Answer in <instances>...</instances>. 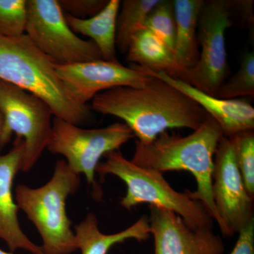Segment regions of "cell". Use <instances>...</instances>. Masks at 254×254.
<instances>
[{
    "mask_svg": "<svg viewBox=\"0 0 254 254\" xmlns=\"http://www.w3.org/2000/svg\"><path fill=\"white\" fill-rule=\"evenodd\" d=\"M91 108L121 119L143 144L172 128L194 131L210 117L190 97L155 76L142 88L121 86L101 92L92 100Z\"/></svg>",
    "mask_w": 254,
    "mask_h": 254,
    "instance_id": "cell-1",
    "label": "cell"
},
{
    "mask_svg": "<svg viewBox=\"0 0 254 254\" xmlns=\"http://www.w3.org/2000/svg\"><path fill=\"white\" fill-rule=\"evenodd\" d=\"M223 136L218 124L209 117L188 136L165 131L147 144L136 141L131 161L141 168L163 174L180 170L191 173L196 180L197 190L190 191V196L203 204L220 229L221 221L214 204L212 185L214 156Z\"/></svg>",
    "mask_w": 254,
    "mask_h": 254,
    "instance_id": "cell-2",
    "label": "cell"
},
{
    "mask_svg": "<svg viewBox=\"0 0 254 254\" xmlns=\"http://www.w3.org/2000/svg\"><path fill=\"white\" fill-rule=\"evenodd\" d=\"M55 65L26 34L0 36V80L44 100L56 118L76 126L87 123L92 118L91 110L70 95Z\"/></svg>",
    "mask_w": 254,
    "mask_h": 254,
    "instance_id": "cell-3",
    "label": "cell"
},
{
    "mask_svg": "<svg viewBox=\"0 0 254 254\" xmlns=\"http://www.w3.org/2000/svg\"><path fill=\"white\" fill-rule=\"evenodd\" d=\"M80 182L79 175L69 168L66 160H59L51 180L44 186L16 187V205L39 232L43 254H71L78 250L71 222L66 215V200L78 190Z\"/></svg>",
    "mask_w": 254,
    "mask_h": 254,
    "instance_id": "cell-4",
    "label": "cell"
},
{
    "mask_svg": "<svg viewBox=\"0 0 254 254\" xmlns=\"http://www.w3.org/2000/svg\"><path fill=\"white\" fill-rule=\"evenodd\" d=\"M105 156V161L98 164L96 173L101 178L113 175L125 182L127 193L121 200L124 208L131 210L137 205L149 203L175 212L192 226L213 228V219L203 204L190 196V190L177 191L163 173L135 165L119 150Z\"/></svg>",
    "mask_w": 254,
    "mask_h": 254,
    "instance_id": "cell-5",
    "label": "cell"
},
{
    "mask_svg": "<svg viewBox=\"0 0 254 254\" xmlns=\"http://www.w3.org/2000/svg\"><path fill=\"white\" fill-rule=\"evenodd\" d=\"M0 151L11 141L13 133L24 143L21 171L34 167L47 148L54 116L44 100L29 92L0 80Z\"/></svg>",
    "mask_w": 254,
    "mask_h": 254,
    "instance_id": "cell-6",
    "label": "cell"
},
{
    "mask_svg": "<svg viewBox=\"0 0 254 254\" xmlns=\"http://www.w3.org/2000/svg\"><path fill=\"white\" fill-rule=\"evenodd\" d=\"M134 137L125 123L87 129L54 117L47 148L53 154L63 155L74 173L83 174L88 183L93 185L100 158L119 150Z\"/></svg>",
    "mask_w": 254,
    "mask_h": 254,
    "instance_id": "cell-7",
    "label": "cell"
},
{
    "mask_svg": "<svg viewBox=\"0 0 254 254\" xmlns=\"http://www.w3.org/2000/svg\"><path fill=\"white\" fill-rule=\"evenodd\" d=\"M26 35L55 64L103 60L91 41L76 36L69 27L58 0H26Z\"/></svg>",
    "mask_w": 254,
    "mask_h": 254,
    "instance_id": "cell-8",
    "label": "cell"
},
{
    "mask_svg": "<svg viewBox=\"0 0 254 254\" xmlns=\"http://www.w3.org/2000/svg\"><path fill=\"white\" fill-rule=\"evenodd\" d=\"M232 1L227 0L204 1L197 26L199 60L195 66L182 70L176 78L213 96L226 77L225 33L232 25Z\"/></svg>",
    "mask_w": 254,
    "mask_h": 254,
    "instance_id": "cell-9",
    "label": "cell"
},
{
    "mask_svg": "<svg viewBox=\"0 0 254 254\" xmlns=\"http://www.w3.org/2000/svg\"><path fill=\"white\" fill-rule=\"evenodd\" d=\"M212 192L224 236L238 233L254 218V198L246 190L233 145L227 136L222 137L214 156Z\"/></svg>",
    "mask_w": 254,
    "mask_h": 254,
    "instance_id": "cell-10",
    "label": "cell"
},
{
    "mask_svg": "<svg viewBox=\"0 0 254 254\" xmlns=\"http://www.w3.org/2000/svg\"><path fill=\"white\" fill-rule=\"evenodd\" d=\"M55 70L70 95L81 105H86L95 95L117 87L142 88L151 76L118 62L103 60L88 63L55 64Z\"/></svg>",
    "mask_w": 254,
    "mask_h": 254,
    "instance_id": "cell-11",
    "label": "cell"
},
{
    "mask_svg": "<svg viewBox=\"0 0 254 254\" xmlns=\"http://www.w3.org/2000/svg\"><path fill=\"white\" fill-rule=\"evenodd\" d=\"M154 254H222V237L210 227L192 226L175 212L150 205Z\"/></svg>",
    "mask_w": 254,
    "mask_h": 254,
    "instance_id": "cell-12",
    "label": "cell"
},
{
    "mask_svg": "<svg viewBox=\"0 0 254 254\" xmlns=\"http://www.w3.org/2000/svg\"><path fill=\"white\" fill-rule=\"evenodd\" d=\"M23 155L24 143L18 138L9 153L0 155V239L11 252L21 249L33 254H44L42 247L33 243L23 233L13 195V184L16 174L21 171Z\"/></svg>",
    "mask_w": 254,
    "mask_h": 254,
    "instance_id": "cell-13",
    "label": "cell"
},
{
    "mask_svg": "<svg viewBox=\"0 0 254 254\" xmlns=\"http://www.w3.org/2000/svg\"><path fill=\"white\" fill-rule=\"evenodd\" d=\"M138 69L171 85L199 105L218 124L224 136L230 137L239 132L254 128V108L244 100H225L207 94L186 82L134 64Z\"/></svg>",
    "mask_w": 254,
    "mask_h": 254,
    "instance_id": "cell-14",
    "label": "cell"
},
{
    "mask_svg": "<svg viewBox=\"0 0 254 254\" xmlns=\"http://www.w3.org/2000/svg\"><path fill=\"white\" fill-rule=\"evenodd\" d=\"M74 229L78 250H81V254H108L117 244L128 240L142 242L150 236L149 218L146 215L123 231L112 235L100 232L98 219L93 213L88 214Z\"/></svg>",
    "mask_w": 254,
    "mask_h": 254,
    "instance_id": "cell-15",
    "label": "cell"
},
{
    "mask_svg": "<svg viewBox=\"0 0 254 254\" xmlns=\"http://www.w3.org/2000/svg\"><path fill=\"white\" fill-rule=\"evenodd\" d=\"M121 1L110 0L104 8L91 18H78L65 13V17L75 33L89 37L98 47L103 60L118 62L116 53L117 20Z\"/></svg>",
    "mask_w": 254,
    "mask_h": 254,
    "instance_id": "cell-16",
    "label": "cell"
},
{
    "mask_svg": "<svg viewBox=\"0 0 254 254\" xmlns=\"http://www.w3.org/2000/svg\"><path fill=\"white\" fill-rule=\"evenodd\" d=\"M204 1L203 0H173L176 21L174 56L182 71L193 68L199 60L197 26Z\"/></svg>",
    "mask_w": 254,
    "mask_h": 254,
    "instance_id": "cell-17",
    "label": "cell"
},
{
    "mask_svg": "<svg viewBox=\"0 0 254 254\" xmlns=\"http://www.w3.org/2000/svg\"><path fill=\"white\" fill-rule=\"evenodd\" d=\"M127 54V62L132 64L163 72L171 77H178L182 71L175 62L173 52L145 27L131 37Z\"/></svg>",
    "mask_w": 254,
    "mask_h": 254,
    "instance_id": "cell-18",
    "label": "cell"
},
{
    "mask_svg": "<svg viewBox=\"0 0 254 254\" xmlns=\"http://www.w3.org/2000/svg\"><path fill=\"white\" fill-rule=\"evenodd\" d=\"M160 0H124L117 20L116 46L127 53L130 39L134 33L144 28L151 10Z\"/></svg>",
    "mask_w": 254,
    "mask_h": 254,
    "instance_id": "cell-19",
    "label": "cell"
},
{
    "mask_svg": "<svg viewBox=\"0 0 254 254\" xmlns=\"http://www.w3.org/2000/svg\"><path fill=\"white\" fill-rule=\"evenodd\" d=\"M254 95V54L246 53L242 56L237 73L224 82L215 96L221 99H237L239 97Z\"/></svg>",
    "mask_w": 254,
    "mask_h": 254,
    "instance_id": "cell-20",
    "label": "cell"
},
{
    "mask_svg": "<svg viewBox=\"0 0 254 254\" xmlns=\"http://www.w3.org/2000/svg\"><path fill=\"white\" fill-rule=\"evenodd\" d=\"M144 27L158 37L174 53L176 21L173 1L160 0L148 15Z\"/></svg>",
    "mask_w": 254,
    "mask_h": 254,
    "instance_id": "cell-21",
    "label": "cell"
},
{
    "mask_svg": "<svg viewBox=\"0 0 254 254\" xmlns=\"http://www.w3.org/2000/svg\"><path fill=\"white\" fill-rule=\"evenodd\" d=\"M229 138L231 140L235 160L246 190L254 198V129L239 132Z\"/></svg>",
    "mask_w": 254,
    "mask_h": 254,
    "instance_id": "cell-22",
    "label": "cell"
},
{
    "mask_svg": "<svg viewBox=\"0 0 254 254\" xmlns=\"http://www.w3.org/2000/svg\"><path fill=\"white\" fill-rule=\"evenodd\" d=\"M26 0H0V36L18 38L25 34Z\"/></svg>",
    "mask_w": 254,
    "mask_h": 254,
    "instance_id": "cell-23",
    "label": "cell"
},
{
    "mask_svg": "<svg viewBox=\"0 0 254 254\" xmlns=\"http://www.w3.org/2000/svg\"><path fill=\"white\" fill-rule=\"evenodd\" d=\"M66 14L78 18H91L99 13L108 1L105 0H58Z\"/></svg>",
    "mask_w": 254,
    "mask_h": 254,
    "instance_id": "cell-24",
    "label": "cell"
},
{
    "mask_svg": "<svg viewBox=\"0 0 254 254\" xmlns=\"http://www.w3.org/2000/svg\"><path fill=\"white\" fill-rule=\"evenodd\" d=\"M236 245L230 254H254V218L238 232Z\"/></svg>",
    "mask_w": 254,
    "mask_h": 254,
    "instance_id": "cell-25",
    "label": "cell"
},
{
    "mask_svg": "<svg viewBox=\"0 0 254 254\" xmlns=\"http://www.w3.org/2000/svg\"><path fill=\"white\" fill-rule=\"evenodd\" d=\"M2 123H3L2 116H1V114H0V131H1V126H2Z\"/></svg>",
    "mask_w": 254,
    "mask_h": 254,
    "instance_id": "cell-26",
    "label": "cell"
},
{
    "mask_svg": "<svg viewBox=\"0 0 254 254\" xmlns=\"http://www.w3.org/2000/svg\"><path fill=\"white\" fill-rule=\"evenodd\" d=\"M0 254H13L7 253V252H4V251L0 250Z\"/></svg>",
    "mask_w": 254,
    "mask_h": 254,
    "instance_id": "cell-27",
    "label": "cell"
}]
</instances>
